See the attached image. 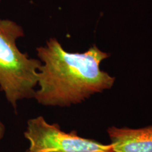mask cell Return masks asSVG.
Instances as JSON below:
<instances>
[{"label": "cell", "mask_w": 152, "mask_h": 152, "mask_svg": "<svg viewBox=\"0 0 152 152\" xmlns=\"http://www.w3.org/2000/svg\"><path fill=\"white\" fill-rule=\"evenodd\" d=\"M37 53L42 65L33 98L41 105L69 107L110 90L115 83V77L100 68L110 54L95 45L85 52H68L50 38Z\"/></svg>", "instance_id": "1"}, {"label": "cell", "mask_w": 152, "mask_h": 152, "mask_svg": "<svg viewBox=\"0 0 152 152\" xmlns=\"http://www.w3.org/2000/svg\"><path fill=\"white\" fill-rule=\"evenodd\" d=\"M24 30L16 22L0 19V90L14 109L18 101L34 97L42 62L19 50Z\"/></svg>", "instance_id": "2"}, {"label": "cell", "mask_w": 152, "mask_h": 152, "mask_svg": "<svg viewBox=\"0 0 152 152\" xmlns=\"http://www.w3.org/2000/svg\"><path fill=\"white\" fill-rule=\"evenodd\" d=\"M24 137L32 152H113L110 144L82 137L75 130L64 132L58 124H49L42 116L28 120Z\"/></svg>", "instance_id": "3"}, {"label": "cell", "mask_w": 152, "mask_h": 152, "mask_svg": "<svg viewBox=\"0 0 152 152\" xmlns=\"http://www.w3.org/2000/svg\"><path fill=\"white\" fill-rule=\"evenodd\" d=\"M113 152H152V125L142 128H108Z\"/></svg>", "instance_id": "4"}, {"label": "cell", "mask_w": 152, "mask_h": 152, "mask_svg": "<svg viewBox=\"0 0 152 152\" xmlns=\"http://www.w3.org/2000/svg\"><path fill=\"white\" fill-rule=\"evenodd\" d=\"M4 134V127L2 123L0 122V140L2 138Z\"/></svg>", "instance_id": "5"}, {"label": "cell", "mask_w": 152, "mask_h": 152, "mask_svg": "<svg viewBox=\"0 0 152 152\" xmlns=\"http://www.w3.org/2000/svg\"><path fill=\"white\" fill-rule=\"evenodd\" d=\"M26 152H32V151H29V150H28V151H26Z\"/></svg>", "instance_id": "6"}]
</instances>
